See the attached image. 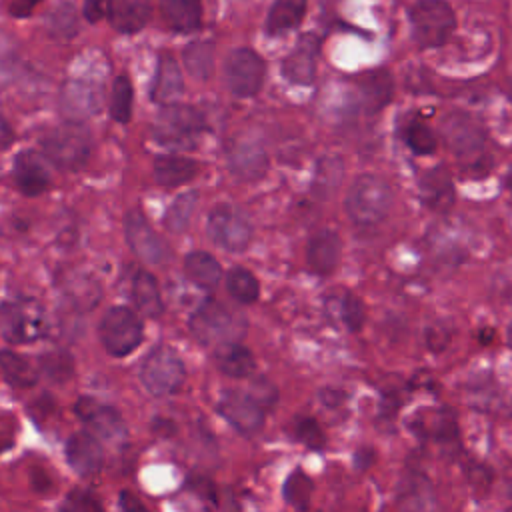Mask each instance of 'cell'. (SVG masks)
Here are the masks:
<instances>
[{"label":"cell","mask_w":512,"mask_h":512,"mask_svg":"<svg viewBox=\"0 0 512 512\" xmlns=\"http://www.w3.org/2000/svg\"><path fill=\"white\" fill-rule=\"evenodd\" d=\"M320 40L314 34L298 38L292 52L282 60V76L298 86H310L316 78Z\"/></svg>","instance_id":"obj_15"},{"label":"cell","mask_w":512,"mask_h":512,"mask_svg":"<svg viewBox=\"0 0 512 512\" xmlns=\"http://www.w3.org/2000/svg\"><path fill=\"white\" fill-rule=\"evenodd\" d=\"M448 334L442 332V330H428V336H426V342H428V348L430 350H444V346L448 344Z\"/></svg>","instance_id":"obj_49"},{"label":"cell","mask_w":512,"mask_h":512,"mask_svg":"<svg viewBox=\"0 0 512 512\" xmlns=\"http://www.w3.org/2000/svg\"><path fill=\"white\" fill-rule=\"evenodd\" d=\"M46 28L50 36L68 40L78 32V12L72 2L56 4L46 16Z\"/></svg>","instance_id":"obj_37"},{"label":"cell","mask_w":512,"mask_h":512,"mask_svg":"<svg viewBox=\"0 0 512 512\" xmlns=\"http://www.w3.org/2000/svg\"><path fill=\"white\" fill-rule=\"evenodd\" d=\"M150 14V0H110L108 20L118 32L134 34L148 24Z\"/></svg>","instance_id":"obj_24"},{"label":"cell","mask_w":512,"mask_h":512,"mask_svg":"<svg viewBox=\"0 0 512 512\" xmlns=\"http://www.w3.org/2000/svg\"><path fill=\"white\" fill-rule=\"evenodd\" d=\"M110 12V0H84L82 14L88 22L96 24Z\"/></svg>","instance_id":"obj_46"},{"label":"cell","mask_w":512,"mask_h":512,"mask_svg":"<svg viewBox=\"0 0 512 512\" xmlns=\"http://www.w3.org/2000/svg\"><path fill=\"white\" fill-rule=\"evenodd\" d=\"M506 340H508V344L512 346V322H510V326H508V332H506Z\"/></svg>","instance_id":"obj_55"},{"label":"cell","mask_w":512,"mask_h":512,"mask_svg":"<svg viewBox=\"0 0 512 512\" xmlns=\"http://www.w3.org/2000/svg\"><path fill=\"white\" fill-rule=\"evenodd\" d=\"M120 506L124 510H144L142 502H138L136 496H132L130 492H120Z\"/></svg>","instance_id":"obj_51"},{"label":"cell","mask_w":512,"mask_h":512,"mask_svg":"<svg viewBox=\"0 0 512 512\" xmlns=\"http://www.w3.org/2000/svg\"><path fill=\"white\" fill-rule=\"evenodd\" d=\"M266 64L260 54L250 48H236L224 62V84L238 98L256 96L262 88Z\"/></svg>","instance_id":"obj_9"},{"label":"cell","mask_w":512,"mask_h":512,"mask_svg":"<svg viewBox=\"0 0 512 512\" xmlns=\"http://www.w3.org/2000/svg\"><path fill=\"white\" fill-rule=\"evenodd\" d=\"M184 272L202 290H212L222 280V268L218 260L204 250H194L186 254Z\"/></svg>","instance_id":"obj_28"},{"label":"cell","mask_w":512,"mask_h":512,"mask_svg":"<svg viewBox=\"0 0 512 512\" xmlns=\"http://www.w3.org/2000/svg\"><path fill=\"white\" fill-rule=\"evenodd\" d=\"M132 100H134V88L130 78L118 76L112 82V94H110V116L112 120L126 124L132 116Z\"/></svg>","instance_id":"obj_39"},{"label":"cell","mask_w":512,"mask_h":512,"mask_svg":"<svg viewBox=\"0 0 512 512\" xmlns=\"http://www.w3.org/2000/svg\"><path fill=\"white\" fill-rule=\"evenodd\" d=\"M98 336L106 352L120 358L128 356L140 346L144 326L136 312L126 306H114L102 316L98 324Z\"/></svg>","instance_id":"obj_8"},{"label":"cell","mask_w":512,"mask_h":512,"mask_svg":"<svg viewBox=\"0 0 512 512\" xmlns=\"http://www.w3.org/2000/svg\"><path fill=\"white\" fill-rule=\"evenodd\" d=\"M186 378L182 358L168 346H156L148 352L140 368V380L152 396H170L178 392Z\"/></svg>","instance_id":"obj_7"},{"label":"cell","mask_w":512,"mask_h":512,"mask_svg":"<svg viewBox=\"0 0 512 512\" xmlns=\"http://www.w3.org/2000/svg\"><path fill=\"white\" fill-rule=\"evenodd\" d=\"M262 408H270L276 404V388L272 382H268L266 378H258L248 392Z\"/></svg>","instance_id":"obj_45"},{"label":"cell","mask_w":512,"mask_h":512,"mask_svg":"<svg viewBox=\"0 0 512 512\" xmlns=\"http://www.w3.org/2000/svg\"><path fill=\"white\" fill-rule=\"evenodd\" d=\"M12 140H14V134H12V128H10V124L6 122V120H2V140H0V144H2V148L6 150L10 144H12Z\"/></svg>","instance_id":"obj_53"},{"label":"cell","mask_w":512,"mask_h":512,"mask_svg":"<svg viewBox=\"0 0 512 512\" xmlns=\"http://www.w3.org/2000/svg\"><path fill=\"white\" fill-rule=\"evenodd\" d=\"M358 88H360L364 108L370 114H374L390 102L394 92V82L388 70H372L358 80Z\"/></svg>","instance_id":"obj_27"},{"label":"cell","mask_w":512,"mask_h":512,"mask_svg":"<svg viewBox=\"0 0 512 512\" xmlns=\"http://www.w3.org/2000/svg\"><path fill=\"white\" fill-rule=\"evenodd\" d=\"M226 290L228 294L238 302V304H252L260 296V284L256 276L244 268V266H234L226 272Z\"/></svg>","instance_id":"obj_34"},{"label":"cell","mask_w":512,"mask_h":512,"mask_svg":"<svg viewBox=\"0 0 512 512\" xmlns=\"http://www.w3.org/2000/svg\"><path fill=\"white\" fill-rule=\"evenodd\" d=\"M60 106L68 120L88 118L96 114L102 106L100 88H96L86 80H70L62 86Z\"/></svg>","instance_id":"obj_19"},{"label":"cell","mask_w":512,"mask_h":512,"mask_svg":"<svg viewBox=\"0 0 512 512\" xmlns=\"http://www.w3.org/2000/svg\"><path fill=\"white\" fill-rule=\"evenodd\" d=\"M132 302L136 310L146 318H158L164 312L158 282L150 272H136L132 280Z\"/></svg>","instance_id":"obj_29"},{"label":"cell","mask_w":512,"mask_h":512,"mask_svg":"<svg viewBox=\"0 0 512 512\" xmlns=\"http://www.w3.org/2000/svg\"><path fill=\"white\" fill-rule=\"evenodd\" d=\"M188 488L194 490L200 498H210V500L216 498L214 486H212L210 480H206V478H190V480H188Z\"/></svg>","instance_id":"obj_47"},{"label":"cell","mask_w":512,"mask_h":512,"mask_svg":"<svg viewBox=\"0 0 512 512\" xmlns=\"http://www.w3.org/2000/svg\"><path fill=\"white\" fill-rule=\"evenodd\" d=\"M40 0H12L10 2V14L16 18H26L32 14V10L38 6Z\"/></svg>","instance_id":"obj_48"},{"label":"cell","mask_w":512,"mask_h":512,"mask_svg":"<svg viewBox=\"0 0 512 512\" xmlns=\"http://www.w3.org/2000/svg\"><path fill=\"white\" fill-rule=\"evenodd\" d=\"M66 460L78 476H96L104 462L100 440L90 432H74L66 442Z\"/></svg>","instance_id":"obj_17"},{"label":"cell","mask_w":512,"mask_h":512,"mask_svg":"<svg viewBox=\"0 0 512 512\" xmlns=\"http://www.w3.org/2000/svg\"><path fill=\"white\" fill-rule=\"evenodd\" d=\"M342 242L334 230H318L306 246V264L318 276H330L340 260Z\"/></svg>","instance_id":"obj_21"},{"label":"cell","mask_w":512,"mask_h":512,"mask_svg":"<svg viewBox=\"0 0 512 512\" xmlns=\"http://www.w3.org/2000/svg\"><path fill=\"white\" fill-rule=\"evenodd\" d=\"M64 508L74 510V512H96V510H102V504L92 492L76 488L68 494V498L64 502Z\"/></svg>","instance_id":"obj_44"},{"label":"cell","mask_w":512,"mask_h":512,"mask_svg":"<svg viewBox=\"0 0 512 512\" xmlns=\"http://www.w3.org/2000/svg\"><path fill=\"white\" fill-rule=\"evenodd\" d=\"M44 156L60 170H78L92 152V134L80 120H66L42 138Z\"/></svg>","instance_id":"obj_4"},{"label":"cell","mask_w":512,"mask_h":512,"mask_svg":"<svg viewBox=\"0 0 512 512\" xmlns=\"http://www.w3.org/2000/svg\"><path fill=\"white\" fill-rule=\"evenodd\" d=\"M182 90H184V80H182L180 66L176 64V60L170 54H162L158 58L156 74H154V82H152V90H150L152 100L160 106L174 104L180 98Z\"/></svg>","instance_id":"obj_22"},{"label":"cell","mask_w":512,"mask_h":512,"mask_svg":"<svg viewBox=\"0 0 512 512\" xmlns=\"http://www.w3.org/2000/svg\"><path fill=\"white\" fill-rule=\"evenodd\" d=\"M230 172L242 182H254L268 170V154L256 142H236L226 150Z\"/></svg>","instance_id":"obj_18"},{"label":"cell","mask_w":512,"mask_h":512,"mask_svg":"<svg viewBox=\"0 0 512 512\" xmlns=\"http://www.w3.org/2000/svg\"><path fill=\"white\" fill-rule=\"evenodd\" d=\"M0 368L6 382L18 388H32L38 382V370L20 354L12 350L0 352Z\"/></svg>","instance_id":"obj_33"},{"label":"cell","mask_w":512,"mask_h":512,"mask_svg":"<svg viewBox=\"0 0 512 512\" xmlns=\"http://www.w3.org/2000/svg\"><path fill=\"white\" fill-rule=\"evenodd\" d=\"M184 66L186 70L198 78V80H206L212 74L214 68V46L210 42L198 40L186 46L184 50Z\"/></svg>","instance_id":"obj_36"},{"label":"cell","mask_w":512,"mask_h":512,"mask_svg":"<svg viewBox=\"0 0 512 512\" xmlns=\"http://www.w3.org/2000/svg\"><path fill=\"white\" fill-rule=\"evenodd\" d=\"M402 138L406 146L418 156H426L436 150V136L420 118H410L402 126Z\"/></svg>","instance_id":"obj_38"},{"label":"cell","mask_w":512,"mask_h":512,"mask_svg":"<svg viewBox=\"0 0 512 512\" xmlns=\"http://www.w3.org/2000/svg\"><path fill=\"white\" fill-rule=\"evenodd\" d=\"M306 14V0H276L266 18V30L272 36L296 28Z\"/></svg>","instance_id":"obj_31"},{"label":"cell","mask_w":512,"mask_h":512,"mask_svg":"<svg viewBox=\"0 0 512 512\" xmlns=\"http://www.w3.org/2000/svg\"><path fill=\"white\" fill-rule=\"evenodd\" d=\"M392 188L374 174L358 176L346 192V214L358 226H374L386 218L392 208Z\"/></svg>","instance_id":"obj_3"},{"label":"cell","mask_w":512,"mask_h":512,"mask_svg":"<svg viewBox=\"0 0 512 512\" xmlns=\"http://www.w3.org/2000/svg\"><path fill=\"white\" fill-rule=\"evenodd\" d=\"M218 412L240 434H258L264 426V408L246 392L226 390L218 400Z\"/></svg>","instance_id":"obj_13"},{"label":"cell","mask_w":512,"mask_h":512,"mask_svg":"<svg viewBox=\"0 0 512 512\" xmlns=\"http://www.w3.org/2000/svg\"><path fill=\"white\" fill-rule=\"evenodd\" d=\"M344 176V164L340 156H324L318 160L314 178H312V194L316 198H328L336 192Z\"/></svg>","instance_id":"obj_32"},{"label":"cell","mask_w":512,"mask_h":512,"mask_svg":"<svg viewBox=\"0 0 512 512\" xmlns=\"http://www.w3.org/2000/svg\"><path fill=\"white\" fill-rule=\"evenodd\" d=\"M40 372L54 384H64L74 374V360L66 350H52L40 356Z\"/></svg>","instance_id":"obj_40"},{"label":"cell","mask_w":512,"mask_h":512,"mask_svg":"<svg viewBox=\"0 0 512 512\" xmlns=\"http://www.w3.org/2000/svg\"><path fill=\"white\" fill-rule=\"evenodd\" d=\"M198 172L192 158L180 154H164L154 160V180L164 188H176L190 182Z\"/></svg>","instance_id":"obj_26"},{"label":"cell","mask_w":512,"mask_h":512,"mask_svg":"<svg viewBox=\"0 0 512 512\" xmlns=\"http://www.w3.org/2000/svg\"><path fill=\"white\" fill-rule=\"evenodd\" d=\"M442 136L458 158V162L474 172L484 174L490 168V158L486 152V132L482 126L464 112H452L442 122Z\"/></svg>","instance_id":"obj_2"},{"label":"cell","mask_w":512,"mask_h":512,"mask_svg":"<svg viewBox=\"0 0 512 512\" xmlns=\"http://www.w3.org/2000/svg\"><path fill=\"white\" fill-rule=\"evenodd\" d=\"M510 498H512V484H510Z\"/></svg>","instance_id":"obj_56"},{"label":"cell","mask_w":512,"mask_h":512,"mask_svg":"<svg viewBox=\"0 0 512 512\" xmlns=\"http://www.w3.org/2000/svg\"><path fill=\"white\" fill-rule=\"evenodd\" d=\"M504 186H506V190L512 194V168L506 172V178H504Z\"/></svg>","instance_id":"obj_54"},{"label":"cell","mask_w":512,"mask_h":512,"mask_svg":"<svg viewBox=\"0 0 512 512\" xmlns=\"http://www.w3.org/2000/svg\"><path fill=\"white\" fill-rule=\"evenodd\" d=\"M410 26L420 48H436L454 32L456 16L444 0H418L410 8Z\"/></svg>","instance_id":"obj_6"},{"label":"cell","mask_w":512,"mask_h":512,"mask_svg":"<svg viewBox=\"0 0 512 512\" xmlns=\"http://www.w3.org/2000/svg\"><path fill=\"white\" fill-rule=\"evenodd\" d=\"M338 304H340L338 308H340V318H342L344 326L350 332H358L366 320V308H364L362 300L356 294L346 292Z\"/></svg>","instance_id":"obj_42"},{"label":"cell","mask_w":512,"mask_h":512,"mask_svg":"<svg viewBox=\"0 0 512 512\" xmlns=\"http://www.w3.org/2000/svg\"><path fill=\"white\" fill-rule=\"evenodd\" d=\"M312 490L314 482L310 480V476L296 468L284 482V500L298 510H306L310 506Z\"/></svg>","instance_id":"obj_41"},{"label":"cell","mask_w":512,"mask_h":512,"mask_svg":"<svg viewBox=\"0 0 512 512\" xmlns=\"http://www.w3.org/2000/svg\"><path fill=\"white\" fill-rule=\"evenodd\" d=\"M202 114L188 104H166L158 112L154 124V138L168 148H192L198 134L204 130Z\"/></svg>","instance_id":"obj_5"},{"label":"cell","mask_w":512,"mask_h":512,"mask_svg":"<svg viewBox=\"0 0 512 512\" xmlns=\"http://www.w3.org/2000/svg\"><path fill=\"white\" fill-rule=\"evenodd\" d=\"M292 434L296 436V440H300L310 450H322L326 444V436H324L322 428L312 418H298Z\"/></svg>","instance_id":"obj_43"},{"label":"cell","mask_w":512,"mask_h":512,"mask_svg":"<svg viewBox=\"0 0 512 512\" xmlns=\"http://www.w3.org/2000/svg\"><path fill=\"white\" fill-rule=\"evenodd\" d=\"M74 410H76V416L86 424L88 432L94 434L100 442H106V444L126 442L128 430L116 408L100 404L90 396H82L76 400Z\"/></svg>","instance_id":"obj_11"},{"label":"cell","mask_w":512,"mask_h":512,"mask_svg":"<svg viewBox=\"0 0 512 512\" xmlns=\"http://www.w3.org/2000/svg\"><path fill=\"white\" fill-rule=\"evenodd\" d=\"M510 94H512V92H510ZM510 98H512V96H510Z\"/></svg>","instance_id":"obj_57"},{"label":"cell","mask_w":512,"mask_h":512,"mask_svg":"<svg viewBox=\"0 0 512 512\" xmlns=\"http://www.w3.org/2000/svg\"><path fill=\"white\" fill-rule=\"evenodd\" d=\"M320 400L328 406H338L344 400V394L340 390H334V388H324L320 392Z\"/></svg>","instance_id":"obj_50"},{"label":"cell","mask_w":512,"mask_h":512,"mask_svg":"<svg viewBox=\"0 0 512 512\" xmlns=\"http://www.w3.org/2000/svg\"><path fill=\"white\" fill-rule=\"evenodd\" d=\"M212 362L222 374L230 378H246L256 368L254 354L244 344H240V340L218 344L212 352Z\"/></svg>","instance_id":"obj_23"},{"label":"cell","mask_w":512,"mask_h":512,"mask_svg":"<svg viewBox=\"0 0 512 512\" xmlns=\"http://www.w3.org/2000/svg\"><path fill=\"white\" fill-rule=\"evenodd\" d=\"M124 234L130 250L144 262L164 264L170 260V246L156 234V230L148 224L146 216L138 208L126 212Z\"/></svg>","instance_id":"obj_12"},{"label":"cell","mask_w":512,"mask_h":512,"mask_svg":"<svg viewBox=\"0 0 512 512\" xmlns=\"http://www.w3.org/2000/svg\"><path fill=\"white\" fill-rule=\"evenodd\" d=\"M198 204V192H182L178 194L164 214V228L172 234H180L188 228L190 218Z\"/></svg>","instance_id":"obj_35"},{"label":"cell","mask_w":512,"mask_h":512,"mask_svg":"<svg viewBox=\"0 0 512 512\" xmlns=\"http://www.w3.org/2000/svg\"><path fill=\"white\" fill-rule=\"evenodd\" d=\"M160 10L168 26L176 32H192L202 20L200 0H160Z\"/></svg>","instance_id":"obj_30"},{"label":"cell","mask_w":512,"mask_h":512,"mask_svg":"<svg viewBox=\"0 0 512 512\" xmlns=\"http://www.w3.org/2000/svg\"><path fill=\"white\" fill-rule=\"evenodd\" d=\"M12 178L24 196H40L52 182L48 160L38 152L24 150L14 158Z\"/></svg>","instance_id":"obj_16"},{"label":"cell","mask_w":512,"mask_h":512,"mask_svg":"<svg viewBox=\"0 0 512 512\" xmlns=\"http://www.w3.org/2000/svg\"><path fill=\"white\" fill-rule=\"evenodd\" d=\"M206 232L216 246L228 252H242L252 240L250 220L230 204L212 208L206 220Z\"/></svg>","instance_id":"obj_10"},{"label":"cell","mask_w":512,"mask_h":512,"mask_svg":"<svg viewBox=\"0 0 512 512\" xmlns=\"http://www.w3.org/2000/svg\"><path fill=\"white\" fill-rule=\"evenodd\" d=\"M354 462H356L358 468L370 466V462H372V450H370V448H360V450L354 454Z\"/></svg>","instance_id":"obj_52"},{"label":"cell","mask_w":512,"mask_h":512,"mask_svg":"<svg viewBox=\"0 0 512 512\" xmlns=\"http://www.w3.org/2000/svg\"><path fill=\"white\" fill-rule=\"evenodd\" d=\"M246 326V316L240 310L222 304L216 298H208L202 304H198V308L190 314L188 320L192 336L204 346L236 342L244 336Z\"/></svg>","instance_id":"obj_1"},{"label":"cell","mask_w":512,"mask_h":512,"mask_svg":"<svg viewBox=\"0 0 512 512\" xmlns=\"http://www.w3.org/2000/svg\"><path fill=\"white\" fill-rule=\"evenodd\" d=\"M414 430H416V434L436 440V442H442V444H452L458 438L456 418L448 408L422 410L416 416Z\"/></svg>","instance_id":"obj_25"},{"label":"cell","mask_w":512,"mask_h":512,"mask_svg":"<svg viewBox=\"0 0 512 512\" xmlns=\"http://www.w3.org/2000/svg\"><path fill=\"white\" fill-rule=\"evenodd\" d=\"M2 336L10 344H26L40 336L42 320L32 302H4L0 312Z\"/></svg>","instance_id":"obj_14"},{"label":"cell","mask_w":512,"mask_h":512,"mask_svg":"<svg viewBox=\"0 0 512 512\" xmlns=\"http://www.w3.org/2000/svg\"><path fill=\"white\" fill-rule=\"evenodd\" d=\"M418 192L422 204L432 212H448L456 198L452 176L442 166H436L422 174L418 182Z\"/></svg>","instance_id":"obj_20"}]
</instances>
